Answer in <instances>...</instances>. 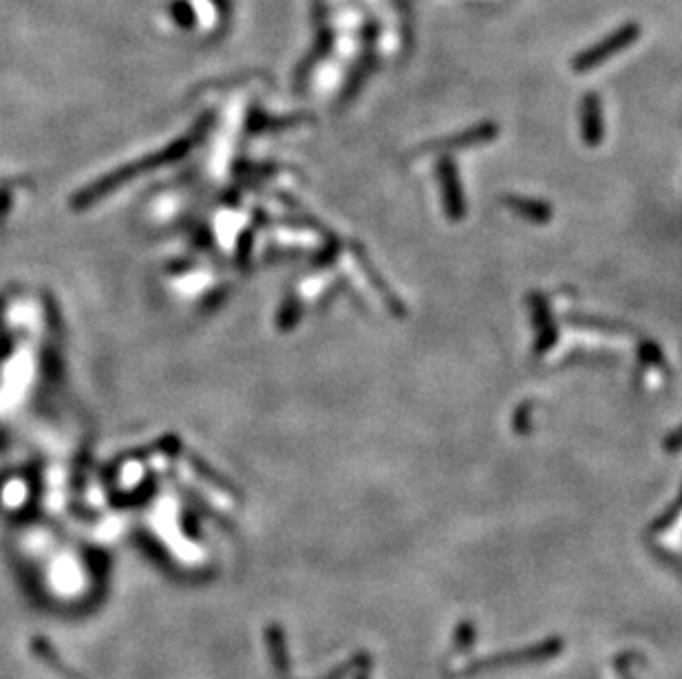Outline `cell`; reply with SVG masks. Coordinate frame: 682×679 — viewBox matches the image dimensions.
I'll return each instance as SVG.
<instances>
[{"label": "cell", "mask_w": 682, "mask_h": 679, "mask_svg": "<svg viewBox=\"0 0 682 679\" xmlns=\"http://www.w3.org/2000/svg\"><path fill=\"white\" fill-rule=\"evenodd\" d=\"M636 34H638V29L634 27V25L632 27H623L618 34L610 36V38L603 42V45H596V46H592L590 51H585V54L581 56V60H576V67L590 68V67L599 65V62L605 60L610 54H616V51L625 49L629 42H634V38H636Z\"/></svg>", "instance_id": "obj_1"}]
</instances>
